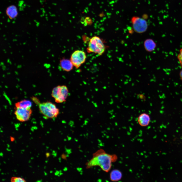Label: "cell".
<instances>
[{"mask_svg": "<svg viewBox=\"0 0 182 182\" xmlns=\"http://www.w3.org/2000/svg\"><path fill=\"white\" fill-rule=\"evenodd\" d=\"M42 145H45V143H42Z\"/></svg>", "mask_w": 182, "mask_h": 182, "instance_id": "cell-34", "label": "cell"}, {"mask_svg": "<svg viewBox=\"0 0 182 182\" xmlns=\"http://www.w3.org/2000/svg\"><path fill=\"white\" fill-rule=\"evenodd\" d=\"M46 147V149H48L49 148V147L48 146H47Z\"/></svg>", "mask_w": 182, "mask_h": 182, "instance_id": "cell-29", "label": "cell"}, {"mask_svg": "<svg viewBox=\"0 0 182 182\" xmlns=\"http://www.w3.org/2000/svg\"><path fill=\"white\" fill-rule=\"evenodd\" d=\"M31 139H33V137H31Z\"/></svg>", "mask_w": 182, "mask_h": 182, "instance_id": "cell-43", "label": "cell"}, {"mask_svg": "<svg viewBox=\"0 0 182 182\" xmlns=\"http://www.w3.org/2000/svg\"><path fill=\"white\" fill-rule=\"evenodd\" d=\"M16 174H17V173H16Z\"/></svg>", "mask_w": 182, "mask_h": 182, "instance_id": "cell-60", "label": "cell"}, {"mask_svg": "<svg viewBox=\"0 0 182 182\" xmlns=\"http://www.w3.org/2000/svg\"><path fill=\"white\" fill-rule=\"evenodd\" d=\"M46 157L47 158H48V157L50 156V153L49 152L46 153Z\"/></svg>", "mask_w": 182, "mask_h": 182, "instance_id": "cell-17", "label": "cell"}, {"mask_svg": "<svg viewBox=\"0 0 182 182\" xmlns=\"http://www.w3.org/2000/svg\"><path fill=\"white\" fill-rule=\"evenodd\" d=\"M38 155H39V153H38Z\"/></svg>", "mask_w": 182, "mask_h": 182, "instance_id": "cell-50", "label": "cell"}, {"mask_svg": "<svg viewBox=\"0 0 182 182\" xmlns=\"http://www.w3.org/2000/svg\"><path fill=\"white\" fill-rule=\"evenodd\" d=\"M14 171L15 172H16V170H14Z\"/></svg>", "mask_w": 182, "mask_h": 182, "instance_id": "cell-33", "label": "cell"}, {"mask_svg": "<svg viewBox=\"0 0 182 182\" xmlns=\"http://www.w3.org/2000/svg\"><path fill=\"white\" fill-rule=\"evenodd\" d=\"M105 49L104 42L100 37L95 36L89 39L87 48L88 53H93L101 55L104 52Z\"/></svg>", "mask_w": 182, "mask_h": 182, "instance_id": "cell-3", "label": "cell"}, {"mask_svg": "<svg viewBox=\"0 0 182 182\" xmlns=\"http://www.w3.org/2000/svg\"><path fill=\"white\" fill-rule=\"evenodd\" d=\"M37 156V157H38V156L37 155V156Z\"/></svg>", "mask_w": 182, "mask_h": 182, "instance_id": "cell-42", "label": "cell"}, {"mask_svg": "<svg viewBox=\"0 0 182 182\" xmlns=\"http://www.w3.org/2000/svg\"><path fill=\"white\" fill-rule=\"evenodd\" d=\"M25 151V149L22 150H21V151H22V152H24V151Z\"/></svg>", "mask_w": 182, "mask_h": 182, "instance_id": "cell-24", "label": "cell"}, {"mask_svg": "<svg viewBox=\"0 0 182 182\" xmlns=\"http://www.w3.org/2000/svg\"><path fill=\"white\" fill-rule=\"evenodd\" d=\"M144 47L145 50L148 52H151L154 51L156 47V44L152 39L148 38L146 39L144 41Z\"/></svg>", "mask_w": 182, "mask_h": 182, "instance_id": "cell-10", "label": "cell"}, {"mask_svg": "<svg viewBox=\"0 0 182 182\" xmlns=\"http://www.w3.org/2000/svg\"><path fill=\"white\" fill-rule=\"evenodd\" d=\"M38 105L41 113L47 119L56 118L59 115V109L54 103L51 102H40Z\"/></svg>", "mask_w": 182, "mask_h": 182, "instance_id": "cell-2", "label": "cell"}, {"mask_svg": "<svg viewBox=\"0 0 182 182\" xmlns=\"http://www.w3.org/2000/svg\"><path fill=\"white\" fill-rule=\"evenodd\" d=\"M177 57L180 65L182 68V48L180 49Z\"/></svg>", "mask_w": 182, "mask_h": 182, "instance_id": "cell-15", "label": "cell"}, {"mask_svg": "<svg viewBox=\"0 0 182 182\" xmlns=\"http://www.w3.org/2000/svg\"><path fill=\"white\" fill-rule=\"evenodd\" d=\"M1 171V169H0V171Z\"/></svg>", "mask_w": 182, "mask_h": 182, "instance_id": "cell-47", "label": "cell"}, {"mask_svg": "<svg viewBox=\"0 0 182 182\" xmlns=\"http://www.w3.org/2000/svg\"><path fill=\"white\" fill-rule=\"evenodd\" d=\"M52 172H53L52 171H50V173H52Z\"/></svg>", "mask_w": 182, "mask_h": 182, "instance_id": "cell-37", "label": "cell"}, {"mask_svg": "<svg viewBox=\"0 0 182 182\" xmlns=\"http://www.w3.org/2000/svg\"><path fill=\"white\" fill-rule=\"evenodd\" d=\"M131 22L133 30L138 33H142L147 30L148 24L147 21L143 18L136 16L131 18Z\"/></svg>", "mask_w": 182, "mask_h": 182, "instance_id": "cell-5", "label": "cell"}, {"mask_svg": "<svg viewBox=\"0 0 182 182\" xmlns=\"http://www.w3.org/2000/svg\"><path fill=\"white\" fill-rule=\"evenodd\" d=\"M7 145L8 148H9L10 147V145L8 144H7Z\"/></svg>", "mask_w": 182, "mask_h": 182, "instance_id": "cell-23", "label": "cell"}, {"mask_svg": "<svg viewBox=\"0 0 182 182\" xmlns=\"http://www.w3.org/2000/svg\"><path fill=\"white\" fill-rule=\"evenodd\" d=\"M30 140H31V139H30Z\"/></svg>", "mask_w": 182, "mask_h": 182, "instance_id": "cell-57", "label": "cell"}, {"mask_svg": "<svg viewBox=\"0 0 182 182\" xmlns=\"http://www.w3.org/2000/svg\"><path fill=\"white\" fill-rule=\"evenodd\" d=\"M32 106V103L30 101L25 99L16 103L15 108H31Z\"/></svg>", "mask_w": 182, "mask_h": 182, "instance_id": "cell-13", "label": "cell"}, {"mask_svg": "<svg viewBox=\"0 0 182 182\" xmlns=\"http://www.w3.org/2000/svg\"><path fill=\"white\" fill-rule=\"evenodd\" d=\"M15 142L16 143V141H15Z\"/></svg>", "mask_w": 182, "mask_h": 182, "instance_id": "cell-39", "label": "cell"}, {"mask_svg": "<svg viewBox=\"0 0 182 182\" xmlns=\"http://www.w3.org/2000/svg\"><path fill=\"white\" fill-rule=\"evenodd\" d=\"M11 182H25L26 181L23 178L20 177H12L11 180Z\"/></svg>", "mask_w": 182, "mask_h": 182, "instance_id": "cell-14", "label": "cell"}, {"mask_svg": "<svg viewBox=\"0 0 182 182\" xmlns=\"http://www.w3.org/2000/svg\"><path fill=\"white\" fill-rule=\"evenodd\" d=\"M11 139L12 141H13L14 140V139L13 137H11Z\"/></svg>", "mask_w": 182, "mask_h": 182, "instance_id": "cell-18", "label": "cell"}, {"mask_svg": "<svg viewBox=\"0 0 182 182\" xmlns=\"http://www.w3.org/2000/svg\"><path fill=\"white\" fill-rule=\"evenodd\" d=\"M117 155L106 153L103 150L100 149L94 154L93 158L87 164V167L99 166L104 171L108 172L113 163L117 160Z\"/></svg>", "mask_w": 182, "mask_h": 182, "instance_id": "cell-1", "label": "cell"}, {"mask_svg": "<svg viewBox=\"0 0 182 182\" xmlns=\"http://www.w3.org/2000/svg\"><path fill=\"white\" fill-rule=\"evenodd\" d=\"M29 166L31 168H32V167L31 166Z\"/></svg>", "mask_w": 182, "mask_h": 182, "instance_id": "cell-36", "label": "cell"}, {"mask_svg": "<svg viewBox=\"0 0 182 182\" xmlns=\"http://www.w3.org/2000/svg\"><path fill=\"white\" fill-rule=\"evenodd\" d=\"M150 118L149 116L146 113H143L138 117V122L139 125L142 127L147 126L149 124Z\"/></svg>", "mask_w": 182, "mask_h": 182, "instance_id": "cell-8", "label": "cell"}, {"mask_svg": "<svg viewBox=\"0 0 182 182\" xmlns=\"http://www.w3.org/2000/svg\"><path fill=\"white\" fill-rule=\"evenodd\" d=\"M33 173H34V172H33Z\"/></svg>", "mask_w": 182, "mask_h": 182, "instance_id": "cell-45", "label": "cell"}, {"mask_svg": "<svg viewBox=\"0 0 182 182\" xmlns=\"http://www.w3.org/2000/svg\"><path fill=\"white\" fill-rule=\"evenodd\" d=\"M6 149L7 151H11V149H9L8 148H7Z\"/></svg>", "mask_w": 182, "mask_h": 182, "instance_id": "cell-21", "label": "cell"}, {"mask_svg": "<svg viewBox=\"0 0 182 182\" xmlns=\"http://www.w3.org/2000/svg\"><path fill=\"white\" fill-rule=\"evenodd\" d=\"M60 64L61 68L66 72L71 71L74 66L70 60L67 59L63 58L61 59Z\"/></svg>", "mask_w": 182, "mask_h": 182, "instance_id": "cell-9", "label": "cell"}, {"mask_svg": "<svg viewBox=\"0 0 182 182\" xmlns=\"http://www.w3.org/2000/svg\"><path fill=\"white\" fill-rule=\"evenodd\" d=\"M5 180V179H2V181H4Z\"/></svg>", "mask_w": 182, "mask_h": 182, "instance_id": "cell-28", "label": "cell"}, {"mask_svg": "<svg viewBox=\"0 0 182 182\" xmlns=\"http://www.w3.org/2000/svg\"><path fill=\"white\" fill-rule=\"evenodd\" d=\"M42 179H41L40 180H37L36 181V182H41L42 181Z\"/></svg>", "mask_w": 182, "mask_h": 182, "instance_id": "cell-20", "label": "cell"}, {"mask_svg": "<svg viewBox=\"0 0 182 182\" xmlns=\"http://www.w3.org/2000/svg\"><path fill=\"white\" fill-rule=\"evenodd\" d=\"M31 161L30 160L28 161V163H31Z\"/></svg>", "mask_w": 182, "mask_h": 182, "instance_id": "cell-27", "label": "cell"}, {"mask_svg": "<svg viewBox=\"0 0 182 182\" xmlns=\"http://www.w3.org/2000/svg\"><path fill=\"white\" fill-rule=\"evenodd\" d=\"M1 131V132H3L2 131Z\"/></svg>", "mask_w": 182, "mask_h": 182, "instance_id": "cell-46", "label": "cell"}, {"mask_svg": "<svg viewBox=\"0 0 182 182\" xmlns=\"http://www.w3.org/2000/svg\"><path fill=\"white\" fill-rule=\"evenodd\" d=\"M14 114L16 119L21 122L28 121L30 118L32 113L31 108H15Z\"/></svg>", "mask_w": 182, "mask_h": 182, "instance_id": "cell-7", "label": "cell"}, {"mask_svg": "<svg viewBox=\"0 0 182 182\" xmlns=\"http://www.w3.org/2000/svg\"><path fill=\"white\" fill-rule=\"evenodd\" d=\"M21 177H22V176H21Z\"/></svg>", "mask_w": 182, "mask_h": 182, "instance_id": "cell-54", "label": "cell"}, {"mask_svg": "<svg viewBox=\"0 0 182 182\" xmlns=\"http://www.w3.org/2000/svg\"><path fill=\"white\" fill-rule=\"evenodd\" d=\"M12 154H13V153H12Z\"/></svg>", "mask_w": 182, "mask_h": 182, "instance_id": "cell-48", "label": "cell"}, {"mask_svg": "<svg viewBox=\"0 0 182 182\" xmlns=\"http://www.w3.org/2000/svg\"><path fill=\"white\" fill-rule=\"evenodd\" d=\"M25 178H26V177H25Z\"/></svg>", "mask_w": 182, "mask_h": 182, "instance_id": "cell-56", "label": "cell"}, {"mask_svg": "<svg viewBox=\"0 0 182 182\" xmlns=\"http://www.w3.org/2000/svg\"><path fill=\"white\" fill-rule=\"evenodd\" d=\"M44 175L45 176H47V173L45 171H44Z\"/></svg>", "mask_w": 182, "mask_h": 182, "instance_id": "cell-22", "label": "cell"}, {"mask_svg": "<svg viewBox=\"0 0 182 182\" xmlns=\"http://www.w3.org/2000/svg\"><path fill=\"white\" fill-rule=\"evenodd\" d=\"M34 158V157H32L31 158V160H33Z\"/></svg>", "mask_w": 182, "mask_h": 182, "instance_id": "cell-25", "label": "cell"}, {"mask_svg": "<svg viewBox=\"0 0 182 182\" xmlns=\"http://www.w3.org/2000/svg\"><path fill=\"white\" fill-rule=\"evenodd\" d=\"M28 147V145H27V146H26V147H27V148Z\"/></svg>", "mask_w": 182, "mask_h": 182, "instance_id": "cell-38", "label": "cell"}, {"mask_svg": "<svg viewBox=\"0 0 182 182\" xmlns=\"http://www.w3.org/2000/svg\"><path fill=\"white\" fill-rule=\"evenodd\" d=\"M13 176H14V175H13Z\"/></svg>", "mask_w": 182, "mask_h": 182, "instance_id": "cell-58", "label": "cell"}, {"mask_svg": "<svg viewBox=\"0 0 182 182\" xmlns=\"http://www.w3.org/2000/svg\"><path fill=\"white\" fill-rule=\"evenodd\" d=\"M8 160H9V158H8Z\"/></svg>", "mask_w": 182, "mask_h": 182, "instance_id": "cell-52", "label": "cell"}, {"mask_svg": "<svg viewBox=\"0 0 182 182\" xmlns=\"http://www.w3.org/2000/svg\"><path fill=\"white\" fill-rule=\"evenodd\" d=\"M122 177V172L119 170L114 169L111 171L110 174V180L113 181H117L121 179Z\"/></svg>", "mask_w": 182, "mask_h": 182, "instance_id": "cell-12", "label": "cell"}, {"mask_svg": "<svg viewBox=\"0 0 182 182\" xmlns=\"http://www.w3.org/2000/svg\"><path fill=\"white\" fill-rule=\"evenodd\" d=\"M2 141L3 142H4V141L3 140H2Z\"/></svg>", "mask_w": 182, "mask_h": 182, "instance_id": "cell-41", "label": "cell"}, {"mask_svg": "<svg viewBox=\"0 0 182 182\" xmlns=\"http://www.w3.org/2000/svg\"><path fill=\"white\" fill-rule=\"evenodd\" d=\"M86 58V54L85 52L81 50H77L72 53L70 60L74 66L78 69L84 63Z\"/></svg>", "mask_w": 182, "mask_h": 182, "instance_id": "cell-6", "label": "cell"}, {"mask_svg": "<svg viewBox=\"0 0 182 182\" xmlns=\"http://www.w3.org/2000/svg\"><path fill=\"white\" fill-rule=\"evenodd\" d=\"M0 165H1V163H0Z\"/></svg>", "mask_w": 182, "mask_h": 182, "instance_id": "cell-59", "label": "cell"}, {"mask_svg": "<svg viewBox=\"0 0 182 182\" xmlns=\"http://www.w3.org/2000/svg\"><path fill=\"white\" fill-rule=\"evenodd\" d=\"M37 166H38V167H39V165H38Z\"/></svg>", "mask_w": 182, "mask_h": 182, "instance_id": "cell-44", "label": "cell"}, {"mask_svg": "<svg viewBox=\"0 0 182 182\" xmlns=\"http://www.w3.org/2000/svg\"><path fill=\"white\" fill-rule=\"evenodd\" d=\"M46 166H44V169H45L46 168Z\"/></svg>", "mask_w": 182, "mask_h": 182, "instance_id": "cell-32", "label": "cell"}, {"mask_svg": "<svg viewBox=\"0 0 182 182\" xmlns=\"http://www.w3.org/2000/svg\"><path fill=\"white\" fill-rule=\"evenodd\" d=\"M30 153L31 154V152H30Z\"/></svg>", "mask_w": 182, "mask_h": 182, "instance_id": "cell-51", "label": "cell"}, {"mask_svg": "<svg viewBox=\"0 0 182 182\" xmlns=\"http://www.w3.org/2000/svg\"><path fill=\"white\" fill-rule=\"evenodd\" d=\"M3 162L4 164H6V162L5 161H3Z\"/></svg>", "mask_w": 182, "mask_h": 182, "instance_id": "cell-35", "label": "cell"}, {"mask_svg": "<svg viewBox=\"0 0 182 182\" xmlns=\"http://www.w3.org/2000/svg\"><path fill=\"white\" fill-rule=\"evenodd\" d=\"M5 174H6V173H5Z\"/></svg>", "mask_w": 182, "mask_h": 182, "instance_id": "cell-55", "label": "cell"}, {"mask_svg": "<svg viewBox=\"0 0 182 182\" xmlns=\"http://www.w3.org/2000/svg\"><path fill=\"white\" fill-rule=\"evenodd\" d=\"M22 137V135H21L20 136V137H19L18 138L19 139H20V138H21Z\"/></svg>", "mask_w": 182, "mask_h": 182, "instance_id": "cell-26", "label": "cell"}, {"mask_svg": "<svg viewBox=\"0 0 182 182\" xmlns=\"http://www.w3.org/2000/svg\"><path fill=\"white\" fill-rule=\"evenodd\" d=\"M3 154L2 152H1L0 153V155L2 157H3Z\"/></svg>", "mask_w": 182, "mask_h": 182, "instance_id": "cell-19", "label": "cell"}, {"mask_svg": "<svg viewBox=\"0 0 182 182\" xmlns=\"http://www.w3.org/2000/svg\"><path fill=\"white\" fill-rule=\"evenodd\" d=\"M179 76L180 79L182 80V69L180 71L179 73Z\"/></svg>", "mask_w": 182, "mask_h": 182, "instance_id": "cell-16", "label": "cell"}, {"mask_svg": "<svg viewBox=\"0 0 182 182\" xmlns=\"http://www.w3.org/2000/svg\"><path fill=\"white\" fill-rule=\"evenodd\" d=\"M69 90L67 86L64 85H58L53 88L51 96L57 103H62L66 101L68 96Z\"/></svg>", "mask_w": 182, "mask_h": 182, "instance_id": "cell-4", "label": "cell"}, {"mask_svg": "<svg viewBox=\"0 0 182 182\" xmlns=\"http://www.w3.org/2000/svg\"><path fill=\"white\" fill-rule=\"evenodd\" d=\"M7 174H9V173H7Z\"/></svg>", "mask_w": 182, "mask_h": 182, "instance_id": "cell-53", "label": "cell"}, {"mask_svg": "<svg viewBox=\"0 0 182 182\" xmlns=\"http://www.w3.org/2000/svg\"><path fill=\"white\" fill-rule=\"evenodd\" d=\"M48 162V160H46L45 161V163H47Z\"/></svg>", "mask_w": 182, "mask_h": 182, "instance_id": "cell-30", "label": "cell"}, {"mask_svg": "<svg viewBox=\"0 0 182 182\" xmlns=\"http://www.w3.org/2000/svg\"><path fill=\"white\" fill-rule=\"evenodd\" d=\"M21 153L22 154V153H23L22 152V151H21Z\"/></svg>", "mask_w": 182, "mask_h": 182, "instance_id": "cell-40", "label": "cell"}, {"mask_svg": "<svg viewBox=\"0 0 182 182\" xmlns=\"http://www.w3.org/2000/svg\"><path fill=\"white\" fill-rule=\"evenodd\" d=\"M6 14L11 19L14 18L17 16L18 13L16 7L13 5L9 6L6 9Z\"/></svg>", "mask_w": 182, "mask_h": 182, "instance_id": "cell-11", "label": "cell"}, {"mask_svg": "<svg viewBox=\"0 0 182 182\" xmlns=\"http://www.w3.org/2000/svg\"><path fill=\"white\" fill-rule=\"evenodd\" d=\"M1 174L2 175H4V173H1Z\"/></svg>", "mask_w": 182, "mask_h": 182, "instance_id": "cell-31", "label": "cell"}, {"mask_svg": "<svg viewBox=\"0 0 182 182\" xmlns=\"http://www.w3.org/2000/svg\"><path fill=\"white\" fill-rule=\"evenodd\" d=\"M30 134H31V133H30Z\"/></svg>", "mask_w": 182, "mask_h": 182, "instance_id": "cell-49", "label": "cell"}]
</instances>
